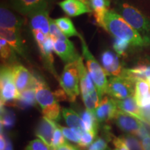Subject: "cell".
Here are the masks:
<instances>
[{
    "mask_svg": "<svg viewBox=\"0 0 150 150\" xmlns=\"http://www.w3.org/2000/svg\"><path fill=\"white\" fill-rule=\"evenodd\" d=\"M62 115L64 118L67 126L77 131L80 135H81L85 131H86L80 115L72 108H63L62 109Z\"/></svg>",
    "mask_w": 150,
    "mask_h": 150,
    "instance_id": "7402d4cb",
    "label": "cell"
},
{
    "mask_svg": "<svg viewBox=\"0 0 150 150\" xmlns=\"http://www.w3.org/2000/svg\"><path fill=\"white\" fill-rule=\"evenodd\" d=\"M119 140L129 150H144L140 142L132 134H125L118 137Z\"/></svg>",
    "mask_w": 150,
    "mask_h": 150,
    "instance_id": "83f0119b",
    "label": "cell"
},
{
    "mask_svg": "<svg viewBox=\"0 0 150 150\" xmlns=\"http://www.w3.org/2000/svg\"><path fill=\"white\" fill-rule=\"evenodd\" d=\"M101 64L106 74L110 76H121L124 68L117 54L110 50H106L101 55Z\"/></svg>",
    "mask_w": 150,
    "mask_h": 150,
    "instance_id": "5bb4252c",
    "label": "cell"
},
{
    "mask_svg": "<svg viewBox=\"0 0 150 150\" xmlns=\"http://www.w3.org/2000/svg\"><path fill=\"white\" fill-rule=\"evenodd\" d=\"M62 89L66 94L67 99L74 102L79 95V75L77 61L65 64L63 72L59 78Z\"/></svg>",
    "mask_w": 150,
    "mask_h": 150,
    "instance_id": "8992f818",
    "label": "cell"
},
{
    "mask_svg": "<svg viewBox=\"0 0 150 150\" xmlns=\"http://www.w3.org/2000/svg\"><path fill=\"white\" fill-rule=\"evenodd\" d=\"M96 137L95 134L89 131H85L81 135L79 141L78 142L79 147L83 150L86 149L94 142Z\"/></svg>",
    "mask_w": 150,
    "mask_h": 150,
    "instance_id": "d6a6232c",
    "label": "cell"
},
{
    "mask_svg": "<svg viewBox=\"0 0 150 150\" xmlns=\"http://www.w3.org/2000/svg\"><path fill=\"white\" fill-rule=\"evenodd\" d=\"M16 117L14 112L1 106V128L9 129L15 125Z\"/></svg>",
    "mask_w": 150,
    "mask_h": 150,
    "instance_id": "f1b7e54d",
    "label": "cell"
},
{
    "mask_svg": "<svg viewBox=\"0 0 150 150\" xmlns=\"http://www.w3.org/2000/svg\"><path fill=\"white\" fill-rule=\"evenodd\" d=\"M149 125H150V119H149Z\"/></svg>",
    "mask_w": 150,
    "mask_h": 150,
    "instance_id": "bcb514c9",
    "label": "cell"
},
{
    "mask_svg": "<svg viewBox=\"0 0 150 150\" xmlns=\"http://www.w3.org/2000/svg\"><path fill=\"white\" fill-rule=\"evenodd\" d=\"M54 40V52L65 64L77 61L80 56L76 52L74 45L71 41Z\"/></svg>",
    "mask_w": 150,
    "mask_h": 150,
    "instance_id": "7c38bea8",
    "label": "cell"
},
{
    "mask_svg": "<svg viewBox=\"0 0 150 150\" xmlns=\"http://www.w3.org/2000/svg\"><path fill=\"white\" fill-rule=\"evenodd\" d=\"M114 120L118 128L129 134L139 136L144 127V122L120 110H118Z\"/></svg>",
    "mask_w": 150,
    "mask_h": 150,
    "instance_id": "9c48e42d",
    "label": "cell"
},
{
    "mask_svg": "<svg viewBox=\"0 0 150 150\" xmlns=\"http://www.w3.org/2000/svg\"><path fill=\"white\" fill-rule=\"evenodd\" d=\"M7 143V138H6L4 134L1 131V136H0V150H4Z\"/></svg>",
    "mask_w": 150,
    "mask_h": 150,
    "instance_id": "60d3db41",
    "label": "cell"
},
{
    "mask_svg": "<svg viewBox=\"0 0 150 150\" xmlns=\"http://www.w3.org/2000/svg\"><path fill=\"white\" fill-rule=\"evenodd\" d=\"M24 23V18L16 16L12 11L1 5L0 8V27L3 29L20 31Z\"/></svg>",
    "mask_w": 150,
    "mask_h": 150,
    "instance_id": "2e32d148",
    "label": "cell"
},
{
    "mask_svg": "<svg viewBox=\"0 0 150 150\" xmlns=\"http://www.w3.org/2000/svg\"><path fill=\"white\" fill-rule=\"evenodd\" d=\"M131 45L128 41L122 40L119 38H114L113 41V49L115 53L119 56H124L125 52L128 49L129 46Z\"/></svg>",
    "mask_w": 150,
    "mask_h": 150,
    "instance_id": "836d02e7",
    "label": "cell"
},
{
    "mask_svg": "<svg viewBox=\"0 0 150 150\" xmlns=\"http://www.w3.org/2000/svg\"><path fill=\"white\" fill-rule=\"evenodd\" d=\"M43 63L46 68L59 81V77L54 65V56L52 52H54V40L50 36H48L44 43L38 46Z\"/></svg>",
    "mask_w": 150,
    "mask_h": 150,
    "instance_id": "44dd1931",
    "label": "cell"
},
{
    "mask_svg": "<svg viewBox=\"0 0 150 150\" xmlns=\"http://www.w3.org/2000/svg\"><path fill=\"white\" fill-rule=\"evenodd\" d=\"M0 54L1 58L6 63H14L16 52L9 43L3 38L0 37Z\"/></svg>",
    "mask_w": 150,
    "mask_h": 150,
    "instance_id": "4316f807",
    "label": "cell"
},
{
    "mask_svg": "<svg viewBox=\"0 0 150 150\" xmlns=\"http://www.w3.org/2000/svg\"><path fill=\"white\" fill-rule=\"evenodd\" d=\"M146 80H147V81L148 82V83H149V86H150V76H149V77H147V79Z\"/></svg>",
    "mask_w": 150,
    "mask_h": 150,
    "instance_id": "ee69618b",
    "label": "cell"
},
{
    "mask_svg": "<svg viewBox=\"0 0 150 150\" xmlns=\"http://www.w3.org/2000/svg\"><path fill=\"white\" fill-rule=\"evenodd\" d=\"M81 1H83V3H85L86 5H88L90 7V0H81Z\"/></svg>",
    "mask_w": 150,
    "mask_h": 150,
    "instance_id": "7bdbcfd3",
    "label": "cell"
},
{
    "mask_svg": "<svg viewBox=\"0 0 150 150\" xmlns=\"http://www.w3.org/2000/svg\"><path fill=\"white\" fill-rule=\"evenodd\" d=\"M4 150H13V144L11 142V140L7 138V143L6 146Z\"/></svg>",
    "mask_w": 150,
    "mask_h": 150,
    "instance_id": "b9f144b4",
    "label": "cell"
},
{
    "mask_svg": "<svg viewBox=\"0 0 150 150\" xmlns=\"http://www.w3.org/2000/svg\"><path fill=\"white\" fill-rule=\"evenodd\" d=\"M79 111V115L81 118L86 131H89V132L95 134L97 136L99 122L97 121L96 116L89 110H88L87 108L81 110H80Z\"/></svg>",
    "mask_w": 150,
    "mask_h": 150,
    "instance_id": "cb8c5ba5",
    "label": "cell"
},
{
    "mask_svg": "<svg viewBox=\"0 0 150 150\" xmlns=\"http://www.w3.org/2000/svg\"><path fill=\"white\" fill-rule=\"evenodd\" d=\"M29 28L31 31H40L50 36V21L49 8H43L33 11L27 16Z\"/></svg>",
    "mask_w": 150,
    "mask_h": 150,
    "instance_id": "30bf717a",
    "label": "cell"
},
{
    "mask_svg": "<svg viewBox=\"0 0 150 150\" xmlns=\"http://www.w3.org/2000/svg\"><path fill=\"white\" fill-rule=\"evenodd\" d=\"M55 22L57 24L61 31L64 33L67 38L72 36H77L79 38L81 34L78 32L75 28L72 20L67 17H61V18L56 19Z\"/></svg>",
    "mask_w": 150,
    "mask_h": 150,
    "instance_id": "484cf974",
    "label": "cell"
},
{
    "mask_svg": "<svg viewBox=\"0 0 150 150\" xmlns=\"http://www.w3.org/2000/svg\"><path fill=\"white\" fill-rule=\"evenodd\" d=\"M116 12L139 33L148 46H150V18L127 3L118 4Z\"/></svg>",
    "mask_w": 150,
    "mask_h": 150,
    "instance_id": "3957f363",
    "label": "cell"
},
{
    "mask_svg": "<svg viewBox=\"0 0 150 150\" xmlns=\"http://www.w3.org/2000/svg\"><path fill=\"white\" fill-rule=\"evenodd\" d=\"M50 36L53 40L63 41L68 40V38L65 36L64 33L62 32L61 30L59 29L57 24H56L55 20H52V18H50Z\"/></svg>",
    "mask_w": 150,
    "mask_h": 150,
    "instance_id": "4dcf8cb0",
    "label": "cell"
},
{
    "mask_svg": "<svg viewBox=\"0 0 150 150\" xmlns=\"http://www.w3.org/2000/svg\"><path fill=\"white\" fill-rule=\"evenodd\" d=\"M108 150H109V149H108Z\"/></svg>",
    "mask_w": 150,
    "mask_h": 150,
    "instance_id": "7dc6e473",
    "label": "cell"
},
{
    "mask_svg": "<svg viewBox=\"0 0 150 150\" xmlns=\"http://www.w3.org/2000/svg\"><path fill=\"white\" fill-rule=\"evenodd\" d=\"M118 110L114 99L105 96L100 100L95 114L98 122L103 123L114 120Z\"/></svg>",
    "mask_w": 150,
    "mask_h": 150,
    "instance_id": "8fae6325",
    "label": "cell"
},
{
    "mask_svg": "<svg viewBox=\"0 0 150 150\" xmlns=\"http://www.w3.org/2000/svg\"><path fill=\"white\" fill-rule=\"evenodd\" d=\"M56 123L57 122L53 121L43 116L38 123L35 129V136L43 140L50 147H51Z\"/></svg>",
    "mask_w": 150,
    "mask_h": 150,
    "instance_id": "d6986e66",
    "label": "cell"
},
{
    "mask_svg": "<svg viewBox=\"0 0 150 150\" xmlns=\"http://www.w3.org/2000/svg\"><path fill=\"white\" fill-rule=\"evenodd\" d=\"M59 127L61 129L62 132H63V134L66 139L70 140L71 142H76V143L78 144L81 135L79 134L77 131L74 130L72 128H68V127L61 126L60 125Z\"/></svg>",
    "mask_w": 150,
    "mask_h": 150,
    "instance_id": "e575fe53",
    "label": "cell"
},
{
    "mask_svg": "<svg viewBox=\"0 0 150 150\" xmlns=\"http://www.w3.org/2000/svg\"><path fill=\"white\" fill-rule=\"evenodd\" d=\"M142 147L144 150H150V136H147L142 138Z\"/></svg>",
    "mask_w": 150,
    "mask_h": 150,
    "instance_id": "ab89813d",
    "label": "cell"
},
{
    "mask_svg": "<svg viewBox=\"0 0 150 150\" xmlns=\"http://www.w3.org/2000/svg\"><path fill=\"white\" fill-rule=\"evenodd\" d=\"M110 6V0H90V8L93 13L95 21L104 29V18Z\"/></svg>",
    "mask_w": 150,
    "mask_h": 150,
    "instance_id": "603a6c76",
    "label": "cell"
},
{
    "mask_svg": "<svg viewBox=\"0 0 150 150\" xmlns=\"http://www.w3.org/2000/svg\"><path fill=\"white\" fill-rule=\"evenodd\" d=\"M135 83L125 76H110L108 80L106 94L116 99L134 96Z\"/></svg>",
    "mask_w": 150,
    "mask_h": 150,
    "instance_id": "ba28073f",
    "label": "cell"
},
{
    "mask_svg": "<svg viewBox=\"0 0 150 150\" xmlns=\"http://www.w3.org/2000/svg\"><path fill=\"white\" fill-rule=\"evenodd\" d=\"M85 150H108L107 140L103 137H98Z\"/></svg>",
    "mask_w": 150,
    "mask_h": 150,
    "instance_id": "8d00e7d4",
    "label": "cell"
},
{
    "mask_svg": "<svg viewBox=\"0 0 150 150\" xmlns=\"http://www.w3.org/2000/svg\"><path fill=\"white\" fill-rule=\"evenodd\" d=\"M34 89L37 103L42 109L43 116L57 122L61 117V107L55 93L40 76L34 75Z\"/></svg>",
    "mask_w": 150,
    "mask_h": 150,
    "instance_id": "7a4b0ae2",
    "label": "cell"
},
{
    "mask_svg": "<svg viewBox=\"0 0 150 150\" xmlns=\"http://www.w3.org/2000/svg\"><path fill=\"white\" fill-rule=\"evenodd\" d=\"M66 140H65V137L63 135V132H62L61 129H60L59 125L56 123V127L54 131L53 138H52V141L51 144L52 148H55V149H58L63 144L66 142Z\"/></svg>",
    "mask_w": 150,
    "mask_h": 150,
    "instance_id": "1f68e13d",
    "label": "cell"
},
{
    "mask_svg": "<svg viewBox=\"0 0 150 150\" xmlns=\"http://www.w3.org/2000/svg\"><path fill=\"white\" fill-rule=\"evenodd\" d=\"M114 100L117 104L118 109L120 110L121 111L134 116L142 122L148 124L147 120L143 115L142 109L137 104L134 97H130L122 99H114Z\"/></svg>",
    "mask_w": 150,
    "mask_h": 150,
    "instance_id": "ac0fdd59",
    "label": "cell"
},
{
    "mask_svg": "<svg viewBox=\"0 0 150 150\" xmlns=\"http://www.w3.org/2000/svg\"><path fill=\"white\" fill-rule=\"evenodd\" d=\"M51 150H57V149H55V148H52L51 147Z\"/></svg>",
    "mask_w": 150,
    "mask_h": 150,
    "instance_id": "f6af8a7d",
    "label": "cell"
},
{
    "mask_svg": "<svg viewBox=\"0 0 150 150\" xmlns=\"http://www.w3.org/2000/svg\"><path fill=\"white\" fill-rule=\"evenodd\" d=\"M14 82L19 93L25 90L34 87V75H32L29 70L21 64L13 65Z\"/></svg>",
    "mask_w": 150,
    "mask_h": 150,
    "instance_id": "4fadbf2b",
    "label": "cell"
},
{
    "mask_svg": "<svg viewBox=\"0 0 150 150\" xmlns=\"http://www.w3.org/2000/svg\"><path fill=\"white\" fill-rule=\"evenodd\" d=\"M0 93L1 106H4L10 102L16 101L20 97V93L14 82L13 67L8 65H1V67Z\"/></svg>",
    "mask_w": 150,
    "mask_h": 150,
    "instance_id": "52a82bcc",
    "label": "cell"
},
{
    "mask_svg": "<svg viewBox=\"0 0 150 150\" xmlns=\"http://www.w3.org/2000/svg\"><path fill=\"white\" fill-rule=\"evenodd\" d=\"M111 140L114 146H115V149L113 150H129L126 147V146L124 145L122 143L120 140L119 138H118V137H115V136L112 135Z\"/></svg>",
    "mask_w": 150,
    "mask_h": 150,
    "instance_id": "74e56055",
    "label": "cell"
},
{
    "mask_svg": "<svg viewBox=\"0 0 150 150\" xmlns=\"http://www.w3.org/2000/svg\"><path fill=\"white\" fill-rule=\"evenodd\" d=\"M51 0H10L12 8L24 16L43 8H48Z\"/></svg>",
    "mask_w": 150,
    "mask_h": 150,
    "instance_id": "9a60e30c",
    "label": "cell"
},
{
    "mask_svg": "<svg viewBox=\"0 0 150 150\" xmlns=\"http://www.w3.org/2000/svg\"><path fill=\"white\" fill-rule=\"evenodd\" d=\"M77 67L82 99L86 108L95 114L96 108L100 102V99L91 76L84 65L83 56L79 58Z\"/></svg>",
    "mask_w": 150,
    "mask_h": 150,
    "instance_id": "277c9868",
    "label": "cell"
},
{
    "mask_svg": "<svg viewBox=\"0 0 150 150\" xmlns=\"http://www.w3.org/2000/svg\"><path fill=\"white\" fill-rule=\"evenodd\" d=\"M150 92V86L147 80L138 79L135 82L134 98L138 99L145 96Z\"/></svg>",
    "mask_w": 150,
    "mask_h": 150,
    "instance_id": "f546056e",
    "label": "cell"
},
{
    "mask_svg": "<svg viewBox=\"0 0 150 150\" xmlns=\"http://www.w3.org/2000/svg\"><path fill=\"white\" fill-rule=\"evenodd\" d=\"M57 150H80L79 148H78L76 146L72 145V144L68 143L66 142L65 144H63V145H61V147L58 148Z\"/></svg>",
    "mask_w": 150,
    "mask_h": 150,
    "instance_id": "f35d334b",
    "label": "cell"
},
{
    "mask_svg": "<svg viewBox=\"0 0 150 150\" xmlns=\"http://www.w3.org/2000/svg\"><path fill=\"white\" fill-rule=\"evenodd\" d=\"M104 29L114 38L128 41L136 47L148 46L139 33L115 11L108 10L104 18Z\"/></svg>",
    "mask_w": 150,
    "mask_h": 150,
    "instance_id": "6da1fadb",
    "label": "cell"
},
{
    "mask_svg": "<svg viewBox=\"0 0 150 150\" xmlns=\"http://www.w3.org/2000/svg\"><path fill=\"white\" fill-rule=\"evenodd\" d=\"M0 37L4 38L12 47L16 53L23 56L24 58L26 57L27 50L20 35V31L0 29Z\"/></svg>",
    "mask_w": 150,
    "mask_h": 150,
    "instance_id": "e0dca14e",
    "label": "cell"
},
{
    "mask_svg": "<svg viewBox=\"0 0 150 150\" xmlns=\"http://www.w3.org/2000/svg\"><path fill=\"white\" fill-rule=\"evenodd\" d=\"M25 150H51V147L38 138L30 141L25 147Z\"/></svg>",
    "mask_w": 150,
    "mask_h": 150,
    "instance_id": "d590c367",
    "label": "cell"
},
{
    "mask_svg": "<svg viewBox=\"0 0 150 150\" xmlns=\"http://www.w3.org/2000/svg\"><path fill=\"white\" fill-rule=\"evenodd\" d=\"M58 4L65 13L70 17H77L92 12L88 6L81 0H63Z\"/></svg>",
    "mask_w": 150,
    "mask_h": 150,
    "instance_id": "ffe728a7",
    "label": "cell"
},
{
    "mask_svg": "<svg viewBox=\"0 0 150 150\" xmlns=\"http://www.w3.org/2000/svg\"><path fill=\"white\" fill-rule=\"evenodd\" d=\"M16 102L17 106L22 109H26L35 106L37 101L35 98L34 87L30 88L20 93V97Z\"/></svg>",
    "mask_w": 150,
    "mask_h": 150,
    "instance_id": "d4e9b609",
    "label": "cell"
},
{
    "mask_svg": "<svg viewBox=\"0 0 150 150\" xmlns=\"http://www.w3.org/2000/svg\"><path fill=\"white\" fill-rule=\"evenodd\" d=\"M79 39L81 43L82 54H83L82 56L86 62L88 71L91 76L101 100L104 97L103 96L106 94L108 86L107 74L103 67L99 64V62L90 51L88 47L81 35H80Z\"/></svg>",
    "mask_w": 150,
    "mask_h": 150,
    "instance_id": "5b68a950",
    "label": "cell"
}]
</instances>
